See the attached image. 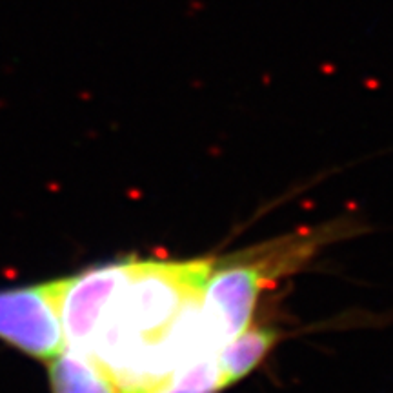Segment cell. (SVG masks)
<instances>
[{"label": "cell", "instance_id": "1", "mask_svg": "<svg viewBox=\"0 0 393 393\" xmlns=\"http://www.w3.org/2000/svg\"><path fill=\"white\" fill-rule=\"evenodd\" d=\"M66 279L0 290V340L33 359H53L64 348L60 300Z\"/></svg>", "mask_w": 393, "mask_h": 393}, {"label": "cell", "instance_id": "2", "mask_svg": "<svg viewBox=\"0 0 393 393\" xmlns=\"http://www.w3.org/2000/svg\"><path fill=\"white\" fill-rule=\"evenodd\" d=\"M257 261L226 262L211 268L200 292V313L215 350L250 326L262 288L269 280Z\"/></svg>", "mask_w": 393, "mask_h": 393}, {"label": "cell", "instance_id": "3", "mask_svg": "<svg viewBox=\"0 0 393 393\" xmlns=\"http://www.w3.org/2000/svg\"><path fill=\"white\" fill-rule=\"evenodd\" d=\"M130 262L97 266L66 277L60 300V324L64 346L90 353L107 304L122 286Z\"/></svg>", "mask_w": 393, "mask_h": 393}, {"label": "cell", "instance_id": "4", "mask_svg": "<svg viewBox=\"0 0 393 393\" xmlns=\"http://www.w3.org/2000/svg\"><path fill=\"white\" fill-rule=\"evenodd\" d=\"M48 364L53 393H120L90 353L64 346Z\"/></svg>", "mask_w": 393, "mask_h": 393}, {"label": "cell", "instance_id": "5", "mask_svg": "<svg viewBox=\"0 0 393 393\" xmlns=\"http://www.w3.org/2000/svg\"><path fill=\"white\" fill-rule=\"evenodd\" d=\"M277 333L266 328H250L217 350V362L226 386L240 381L261 364L273 348Z\"/></svg>", "mask_w": 393, "mask_h": 393}, {"label": "cell", "instance_id": "6", "mask_svg": "<svg viewBox=\"0 0 393 393\" xmlns=\"http://www.w3.org/2000/svg\"><path fill=\"white\" fill-rule=\"evenodd\" d=\"M226 388L215 353H206L173 371L146 393H219Z\"/></svg>", "mask_w": 393, "mask_h": 393}]
</instances>
